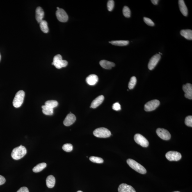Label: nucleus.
I'll return each instance as SVG.
<instances>
[{
	"mask_svg": "<svg viewBox=\"0 0 192 192\" xmlns=\"http://www.w3.org/2000/svg\"><path fill=\"white\" fill-rule=\"evenodd\" d=\"M26 153L27 150L22 145H20L13 149L12 152L11 156L13 159L19 160L24 157Z\"/></svg>",
	"mask_w": 192,
	"mask_h": 192,
	"instance_id": "nucleus-1",
	"label": "nucleus"
},
{
	"mask_svg": "<svg viewBox=\"0 0 192 192\" xmlns=\"http://www.w3.org/2000/svg\"><path fill=\"white\" fill-rule=\"evenodd\" d=\"M67 60H62V57L60 55H56L53 58V62L52 65H54L57 69H60L62 67H66L68 65Z\"/></svg>",
	"mask_w": 192,
	"mask_h": 192,
	"instance_id": "nucleus-5",
	"label": "nucleus"
},
{
	"mask_svg": "<svg viewBox=\"0 0 192 192\" xmlns=\"http://www.w3.org/2000/svg\"><path fill=\"white\" fill-rule=\"evenodd\" d=\"M134 138L135 142L142 147H147L148 146L149 143L148 140L141 135H135Z\"/></svg>",
	"mask_w": 192,
	"mask_h": 192,
	"instance_id": "nucleus-6",
	"label": "nucleus"
},
{
	"mask_svg": "<svg viewBox=\"0 0 192 192\" xmlns=\"http://www.w3.org/2000/svg\"><path fill=\"white\" fill-rule=\"evenodd\" d=\"M25 95V94L24 91L19 90L17 92L12 102L14 107L16 108L20 107L24 102Z\"/></svg>",
	"mask_w": 192,
	"mask_h": 192,
	"instance_id": "nucleus-3",
	"label": "nucleus"
},
{
	"mask_svg": "<svg viewBox=\"0 0 192 192\" xmlns=\"http://www.w3.org/2000/svg\"><path fill=\"white\" fill-rule=\"evenodd\" d=\"M165 156L167 159L170 161H178L182 157L180 153L174 151H169L167 153Z\"/></svg>",
	"mask_w": 192,
	"mask_h": 192,
	"instance_id": "nucleus-8",
	"label": "nucleus"
},
{
	"mask_svg": "<svg viewBox=\"0 0 192 192\" xmlns=\"http://www.w3.org/2000/svg\"><path fill=\"white\" fill-rule=\"evenodd\" d=\"M0 60H1V55H0Z\"/></svg>",
	"mask_w": 192,
	"mask_h": 192,
	"instance_id": "nucleus-42",
	"label": "nucleus"
},
{
	"mask_svg": "<svg viewBox=\"0 0 192 192\" xmlns=\"http://www.w3.org/2000/svg\"><path fill=\"white\" fill-rule=\"evenodd\" d=\"M159 55H162V53H161V52H159Z\"/></svg>",
	"mask_w": 192,
	"mask_h": 192,
	"instance_id": "nucleus-39",
	"label": "nucleus"
},
{
	"mask_svg": "<svg viewBox=\"0 0 192 192\" xmlns=\"http://www.w3.org/2000/svg\"><path fill=\"white\" fill-rule=\"evenodd\" d=\"M100 65L103 68L110 69L112 68V67L115 66V64L113 62L108 61L105 60H101L99 62Z\"/></svg>",
	"mask_w": 192,
	"mask_h": 192,
	"instance_id": "nucleus-18",
	"label": "nucleus"
},
{
	"mask_svg": "<svg viewBox=\"0 0 192 192\" xmlns=\"http://www.w3.org/2000/svg\"><path fill=\"white\" fill-rule=\"evenodd\" d=\"M45 105L49 107L53 108L56 107L58 105L57 101L54 100H50L46 101Z\"/></svg>",
	"mask_w": 192,
	"mask_h": 192,
	"instance_id": "nucleus-26",
	"label": "nucleus"
},
{
	"mask_svg": "<svg viewBox=\"0 0 192 192\" xmlns=\"http://www.w3.org/2000/svg\"><path fill=\"white\" fill-rule=\"evenodd\" d=\"M180 33L181 35L186 39L189 40H192V30L189 29L181 30Z\"/></svg>",
	"mask_w": 192,
	"mask_h": 192,
	"instance_id": "nucleus-21",
	"label": "nucleus"
},
{
	"mask_svg": "<svg viewBox=\"0 0 192 192\" xmlns=\"http://www.w3.org/2000/svg\"><path fill=\"white\" fill-rule=\"evenodd\" d=\"M62 149L65 152H70L73 150V146L72 144L67 143L63 145V147H62Z\"/></svg>",
	"mask_w": 192,
	"mask_h": 192,
	"instance_id": "nucleus-30",
	"label": "nucleus"
},
{
	"mask_svg": "<svg viewBox=\"0 0 192 192\" xmlns=\"http://www.w3.org/2000/svg\"><path fill=\"white\" fill-rule=\"evenodd\" d=\"M104 99V96L101 95L98 96L92 101L90 107L93 108H97L100 105L102 104Z\"/></svg>",
	"mask_w": 192,
	"mask_h": 192,
	"instance_id": "nucleus-16",
	"label": "nucleus"
},
{
	"mask_svg": "<svg viewBox=\"0 0 192 192\" xmlns=\"http://www.w3.org/2000/svg\"><path fill=\"white\" fill-rule=\"evenodd\" d=\"M185 124L186 126L189 127H192V116H188L186 117L185 119Z\"/></svg>",
	"mask_w": 192,
	"mask_h": 192,
	"instance_id": "nucleus-31",
	"label": "nucleus"
},
{
	"mask_svg": "<svg viewBox=\"0 0 192 192\" xmlns=\"http://www.w3.org/2000/svg\"><path fill=\"white\" fill-rule=\"evenodd\" d=\"M5 179L3 176L0 175V185L4 184L5 182Z\"/></svg>",
	"mask_w": 192,
	"mask_h": 192,
	"instance_id": "nucleus-36",
	"label": "nucleus"
},
{
	"mask_svg": "<svg viewBox=\"0 0 192 192\" xmlns=\"http://www.w3.org/2000/svg\"><path fill=\"white\" fill-rule=\"evenodd\" d=\"M151 1L152 2L153 4L156 5L158 4L159 1H158V0H152Z\"/></svg>",
	"mask_w": 192,
	"mask_h": 192,
	"instance_id": "nucleus-37",
	"label": "nucleus"
},
{
	"mask_svg": "<svg viewBox=\"0 0 192 192\" xmlns=\"http://www.w3.org/2000/svg\"><path fill=\"white\" fill-rule=\"evenodd\" d=\"M183 89L185 92V97L186 98L192 99V85L191 84L187 83L183 85Z\"/></svg>",
	"mask_w": 192,
	"mask_h": 192,
	"instance_id": "nucleus-12",
	"label": "nucleus"
},
{
	"mask_svg": "<svg viewBox=\"0 0 192 192\" xmlns=\"http://www.w3.org/2000/svg\"><path fill=\"white\" fill-rule=\"evenodd\" d=\"M46 166H47V164L45 163L39 164L36 166L34 167L33 169V171L35 172H40L45 168Z\"/></svg>",
	"mask_w": 192,
	"mask_h": 192,
	"instance_id": "nucleus-25",
	"label": "nucleus"
},
{
	"mask_svg": "<svg viewBox=\"0 0 192 192\" xmlns=\"http://www.w3.org/2000/svg\"><path fill=\"white\" fill-rule=\"evenodd\" d=\"M179 5L180 10L183 14V15L185 16L188 15V9L187 7L185 4L184 1L183 0H179L178 1Z\"/></svg>",
	"mask_w": 192,
	"mask_h": 192,
	"instance_id": "nucleus-19",
	"label": "nucleus"
},
{
	"mask_svg": "<svg viewBox=\"0 0 192 192\" xmlns=\"http://www.w3.org/2000/svg\"><path fill=\"white\" fill-rule=\"evenodd\" d=\"M161 58V55L158 54L154 55L151 58L148 64V68L149 70H152L155 67Z\"/></svg>",
	"mask_w": 192,
	"mask_h": 192,
	"instance_id": "nucleus-11",
	"label": "nucleus"
},
{
	"mask_svg": "<svg viewBox=\"0 0 192 192\" xmlns=\"http://www.w3.org/2000/svg\"><path fill=\"white\" fill-rule=\"evenodd\" d=\"M160 101L158 100L149 101L145 105V110L146 111H153L156 109L160 105Z\"/></svg>",
	"mask_w": 192,
	"mask_h": 192,
	"instance_id": "nucleus-7",
	"label": "nucleus"
},
{
	"mask_svg": "<svg viewBox=\"0 0 192 192\" xmlns=\"http://www.w3.org/2000/svg\"><path fill=\"white\" fill-rule=\"evenodd\" d=\"M180 192L177 191H174V192Z\"/></svg>",
	"mask_w": 192,
	"mask_h": 192,
	"instance_id": "nucleus-41",
	"label": "nucleus"
},
{
	"mask_svg": "<svg viewBox=\"0 0 192 192\" xmlns=\"http://www.w3.org/2000/svg\"><path fill=\"white\" fill-rule=\"evenodd\" d=\"M44 14V11L41 7H37L36 10V19L38 23L43 20Z\"/></svg>",
	"mask_w": 192,
	"mask_h": 192,
	"instance_id": "nucleus-15",
	"label": "nucleus"
},
{
	"mask_svg": "<svg viewBox=\"0 0 192 192\" xmlns=\"http://www.w3.org/2000/svg\"><path fill=\"white\" fill-rule=\"evenodd\" d=\"M114 1L113 0L108 1L107 3V8L108 11L110 12L113 10L114 7Z\"/></svg>",
	"mask_w": 192,
	"mask_h": 192,
	"instance_id": "nucleus-32",
	"label": "nucleus"
},
{
	"mask_svg": "<svg viewBox=\"0 0 192 192\" xmlns=\"http://www.w3.org/2000/svg\"><path fill=\"white\" fill-rule=\"evenodd\" d=\"M98 79V77L96 75L91 74L86 78V81L89 85H94L97 83Z\"/></svg>",
	"mask_w": 192,
	"mask_h": 192,
	"instance_id": "nucleus-17",
	"label": "nucleus"
},
{
	"mask_svg": "<svg viewBox=\"0 0 192 192\" xmlns=\"http://www.w3.org/2000/svg\"><path fill=\"white\" fill-rule=\"evenodd\" d=\"M127 163L131 168L139 173L143 174L146 173L147 171L145 167L135 160L131 159H128Z\"/></svg>",
	"mask_w": 192,
	"mask_h": 192,
	"instance_id": "nucleus-2",
	"label": "nucleus"
},
{
	"mask_svg": "<svg viewBox=\"0 0 192 192\" xmlns=\"http://www.w3.org/2000/svg\"><path fill=\"white\" fill-rule=\"evenodd\" d=\"M156 134L162 139L164 140H169L171 138V135L167 129L158 128L156 130Z\"/></svg>",
	"mask_w": 192,
	"mask_h": 192,
	"instance_id": "nucleus-10",
	"label": "nucleus"
},
{
	"mask_svg": "<svg viewBox=\"0 0 192 192\" xmlns=\"http://www.w3.org/2000/svg\"><path fill=\"white\" fill-rule=\"evenodd\" d=\"M119 192H136L132 186L126 184H122L118 188Z\"/></svg>",
	"mask_w": 192,
	"mask_h": 192,
	"instance_id": "nucleus-14",
	"label": "nucleus"
},
{
	"mask_svg": "<svg viewBox=\"0 0 192 192\" xmlns=\"http://www.w3.org/2000/svg\"><path fill=\"white\" fill-rule=\"evenodd\" d=\"M77 192H83L81 191H78Z\"/></svg>",
	"mask_w": 192,
	"mask_h": 192,
	"instance_id": "nucleus-40",
	"label": "nucleus"
},
{
	"mask_svg": "<svg viewBox=\"0 0 192 192\" xmlns=\"http://www.w3.org/2000/svg\"><path fill=\"white\" fill-rule=\"evenodd\" d=\"M56 16L58 20L61 22H66L68 19V15L66 12L62 9L60 8L59 9L57 10Z\"/></svg>",
	"mask_w": 192,
	"mask_h": 192,
	"instance_id": "nucleus-9",
	"label": "nucleus"
},
{
	"mask_svg": "<svg viewBox=\"0 0 192 192\" xmlns=\"http://www.w3.org/2000/svg\"><path fill=\"white\" fill-rule=\"evenodd\" d=\"M46 183L48 188H52L54 187L56 183V180L54 176L52 175L48 176L46 180Z\"/></svg>",
	"mask_w": 192,
	"mask_h": 192,
	"instance_id": "nucleus-20",
	"label": "nucleus"
},
{
	"mask_svg": "<svg viewBox=\"0 0 192 192\" xmlns=\"http://www.w3.org/2000/svg\"><path fill=\"white\" fill-rule=\"evenodd\" d=\"M90 161L92 162L101 164L104 162V160L101 158L92 156L89 158Z\"/></svg>",
	"mask_w": 192,
	"mask_h": 192,
	"instance_id": "nucleus-28",
	"label": "nucleus"
},
{
	"mask_svg": "<svg viewBox=\"0 0 192 192\" xmlns=\"http://www.w3.org/2000/svg\"><path fill=\"white\" fill-rule=\"evenodd\" d=\"M17 192H29V191L27 188L26 187H23L20 188Z\"/></svg>",
	"mask_w": 192,
	"mask_h": 192,
	"instance_id": "nucleus-35",
	"label": "nucleus"
},
{
	"mask_svg": "<svg viewBox=\"0 0 192 192\" xmlns=\"http://www.w3.org/2000/svg\"><path fill=\"white\" fill-rule=\"evenodd\" d=\"M143 20L145 24L148 25V26H154V22H153L152 20L149 18L144 17Z\"/></svg>",
	"mask_w": 192,
	"mask_h": 192,
	"instance_id": "nucleus-33",
	"label": "nucleus"
},
{
	"mask_svg": "<svg viewBox=\"0 0 192 192\" xmlns=\"http://www.w3.org/2000/svg\"><path fill=\"white\" fill-rule=\"evenodd\" d=\"M57 10H58V9H59L60 8H59V7H57Z\"/></svg>",
	"mask_w": 192,
	"mask_h": 192,
	"instance_id": "nucleus-38",
	"label": "nucleus"
},
{
	"mask_svg": "<svg viewBox=\"0 0 192 192\" xmlns=\"http://www.w3.org/2000/svg\"><path fill=\"white\" fill-rule=\"evenodd\" d=\"M137 83V79L136 78L135 76H133L131 78L130 80L129 85V89H132L134 88L135 85H136Z\"/></svg>",
	"mask_w": 192,
	"mask_h": 192,
	"instance_id": "nucleus-27",
	"label": "nucleus"
},
{
	"mask_svg": "<svg viewBox=\"0 0 192 192\" xmlns=\"http://www.w3.org/2000/svg\"><path fill=\"white\" fill-rule=\"evenodd\" d=\"M76 120L75 116L73 114L70 113L68 114L65 117L63 121V124L65 126H70L74 123Z\"/></svg>",
	"mask_w": 192,
	"mask_h": 192,
	"instance_id": "nucleus-13",
	"label": "nucleus"
},
{
	"mask_svg": "<svg viewBox=\"0 0 192 192\" xmlns=\"http://www.w3.org/2000/svg\"><path fill=\"white\" fill-rule=\"evenodd\" d=\"M42 112L44 115H52L53 113V108L49 107L44 105L42 106Z\"/></svg>",
	"mask_w": 192,
	"mask_h": 192,
	"instance_id": "nucleus-24",
	"label": "nucleus"
},
{
	"mask_svg": "<svg viewBox=\"0 0 192 192\" xmlns=\"http://www.w3.org/2000/svg\"><path fill=\"white\" fill-rule=\"evenodd\" d=\"M109 42L113 45L120 46L127 45L129 43V41L125 40L113 41Z\"/></svg>",
	"mask_w": 192,
	"mask_h": 192,
	"instance_id": "nucleus-22",
	"label": "nucleus"
},
{
	"mask_svg": "<svg viewBox=\"0 0 192 192\" xmlns=\"http://www.w3.org/2000/svg\"><path fill=\"white\" fill-rule=\"evenodd\" d=\"M123 14L124 17H130L131 11L129 7L126 6L124 7L123 9Z\"/></svg>",
	"mask_w": 192,
	"mask_h": 192,
	"instance_id": "nucleus-29",
	"label": "nucleus"
},
{
	"mask_svg": "<svg viewBox=\"0 0 192 192\" xmlns=\"http://www.w3.org/2000/svg\"><path fill=\"white\" fill-rule=\"evenodd\" d=\"M93 134L97 137L106 138L111 136V132L106 128L100 127L95 129L93 132Z\"/></svg>",
	"mask_w": 192,
	"mask_h": 192,
	"instance_id": "nucleus-4",
	"label": "nucleus"
},
{
	"mask_svg": "<svg viewBox=\"0 0 192 192\" xmlns=\"http://www.w3.org/2000/svg\"><path fill=\"white\" fill-rule=\"evenodd\" d=\"M39 24L41 29L43 32L44 33H47L49 32V28L47 21L43 20Z\"/></svg>",
	"mask_w": 192,
	"mask_h": 192,
	"instance_id": "nucleus-23",
	"label": "nucleus"
},
{
	"mask_svg": "<svg viewBox=\"0 0 192 192\" xmlns=\"http://www.w3.org/2000/svg\"><path fill=\"white\" fill-rule=\"evenodd\" d=\"M113 109L116 111H119L121 109V105L118 102L116 103L113 105Z\"/></svg>",
	"mask_w": 192,
	"mask_h": 192,
	"instance_id": "nucleus-34",
	"label": "nucleus"
}]
</instances>
